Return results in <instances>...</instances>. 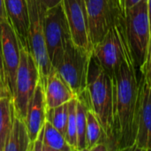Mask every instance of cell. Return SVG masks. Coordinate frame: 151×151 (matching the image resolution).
<instances>
[{
  "instance_id": "1",
  "label": "cell",
  "mask_w": 151,
  "mask_h": 151,
  "mask_svg": "<svg viewBox=\"0 0 151 151\" xmlns=\"http://www.w3.org/2000/svg\"><path fill=\"white\" fill-rule=\"evenodd\" d=\"M131 49L112 77L113 130L115 150H134L137 134L140 79Z\"/></svg>"
},
{
  "instance_id": "2",
  "label": "cell",
  "mask_w": 151,
  "mask_h": 151,
  "mask_svg": "<svg viewBox=\"0 0 151 151\" xmlns=\"http://www.w3.org/2000/svg\"><path fill=\"white\" fill-rule=\"evenodd\" d=\"M87 90L91 110L97 117L111 150H115L112 138L113 130V80L100 65L96 58L91 56Z\"/></svg>"
},
{
  "instance_id": "3",
  "label": "cell",
  "mask_w": 151,
  "mask_h": 151,
  "mask_svg": "<svg viewBox=\"0 0 151 151\" xmlns=\"http://www.w3.org/2000/svg\"><path fill=\"white\" fill-rule=\"evenodd\" d=\"M123 17L127 38L135 65L141 73L151 37L147 0H142L127 9Z\"/></svg>"
},
{
  "instance_id": "4",
  "label": "cell",
  "mask_w": 151,
  "mask_h": 151,
  "mask_svg": "<svg viewBox=\"0 0 151 151\" xmlns=\"http://www.w3.org/2000/svg\"><path fill=\"white\" fill-rule=\"evenodd\" d=\"M129 48L122 15L104 37L94 46L92 54L104 71L112 78Z\"/></svg>"
},
{
  "instance_id": "5",
  "label": "cell",
  "mask_w": 151,
  "mask_h": 151,
  "mask_svg": "<svg viewBox=\"0 0 151 151\" xmlns=\"http://www.w3.org/2000/svg\"><path fill=\"white\" fill-rule=\"evenodd\" d=\"M39 81L40 73L37 65L30 52L21 46L20 61L16 74L14 93L12 100L14 113L24 121Z\"/></svg>"
},
{
  "instance_id": "6",
  "label": "cell",
  "mask_w": 151,
  "mask_h": 151,
  "mask_svg": "<svg viewBox=\"0 0 151 151\" xmlns=\"http://www.w3.org/2000/svg\"><path fill=\"white\" fill-rule=\"evenodd\" d=\"M92 53L77 46L70 40L57 71L76 96L87 91L88 73Z\"/></svg>"
},
{
  "instance_id": "7",
  "label": "cell",
  "mask_w": 151,
  "mask_h": 151,
  "mask_svg": "<svg viewBox=\"0 0 151 151\" xmlns=\"http://www.w3.org/2000/svg\"><path fill=\"white\" fill-rule=\"evenodd\" d=\"M29 12L28 51L34 58L43 85L52 66L46 48L43 20L46 10L38 0H27Z\"/></svg>"
},
{
  "instance_id": "8",
  "label": "cell",
  "mask_w": 151,
  "mask_h": 151,
  "mask_svg": "<svg viewBox=\"0 0 151 151\" xmlns=\"http://www.w3.org/2000/svg\"><path fill=\"white\" fill-rule=\"evenodd\" d=\"M43 28L48 56L51 66L56 68L67 42L72 40L62 3L45 12Z\"/></svg>"
},
{
  "instance_id": "9",
  "label": "cell",
  "mask_w": 151,
  "mask_h": 151,
  "mask_svg": "<svg viewBox=\"0 0 151 151\" xmlns=\"http://www.w3.org/2000/svg\"><path fill=\"white\" fill-rule=\"evenodd\" d=\"M87 9L90 40L94 46L123 15L118 0H84Z\"/></svg>"
},
{
  "instance_id": "10",
  "label": "cell",
  "mask_w": 151,
  "mask_h": 151,
  "mask_svg": "<svg viewBox=\"0 0 151 151\" xmlns=\"http://www.w3.org/2000/svg\"><path fill=\"white\" fill-rule=\"evenodd\" d=\"M0 44L6 87L11 98H12L16 74L20 61L21 45L7 19L0 20Z\"/></svg>"
},
{
  "instance_id": "11",
  "label": "cell",
  "mask_w": 151,
  "mask_h": 151,
  "mask_svg": "<svg viewBox=\"0 0 151 151\" xmlns=\"http://www.w3.org/2000/svg\"><path fill=\"white\" fill-rule=\"evenodd\" d=\"M62 4L72 41L86 51L93 53V44L90 40L85 1L63 0Z\"/></svg>"
},
{
  "instance_id": "12",
  "label": "cell",
  "mask_w": 151,
  "mask_h": 151,
  "mask_svg": "<svg viewBox=\"0 0 151 151\" xmlns=\"http://www.w3.org/2000/svg\"><path fill=\"white\" fill-rule=\"evenodd\" d=\"M134 150L151 151V85L141 74L137 134Z\"/></svg>"
},
{
  "instance_id": "13",
  "label": "cell",
  "mask_w": 151,
  "mask_h": 151,
  "mask_svg": "<svg viewBox=\"0 0 151 151\" xmlns=\"http://www.w3.org/2000/svg\"><path fill=\"white\" fill-rule=\"evenodd\" d=\"M7 20L13 28L20 45L28 50L29 12L27 0H4Z\"/></svg>"
},
{
  "instance_id": "14",
  "label": "cell",
  "mask_w": 151,
  "mask_h": 151,
  "mask_svg": "<svg viewBox=\"0 0 151 151\" xmlns=\"http://www.w3.org/2000/svg\"><path fill=\"white\" fill-rule=\"evenodd\" d=\"M46 111L47 106L44 96V88L42 82L39 81L25 119V123L27 127L31 145L44 127L46 122Z\"/></svg>"
},
{
  "instance_id": "15",
  "label": "cell",
  "mask_w": 151,
  "mask_h": 151,
  "mask_svg": "<svg viewBox=\"0 0 151 151\" xmlns=\"http://www.w3.org/2000/svg\"><path fill=\"white\" fill-rule=\"evenodd\" d=\"M44 96L47 109L55 108L68 103L76 96L60 76L56 68L52 67L44 83Z\"/></svg>"
},
{
  "instance_id": "16",
  "label": "cell",
  "mask_w": 151,
  "mask_h": 151,
  "mask_svg": "<svg viewBox=\"0 0 151 151\" xmlns=\"http://www.w3.org/2000/svg\"><path fill=\"white\" fill-rule=\"evenodd\" d=\"M30 149L31 141L26 123L13 111L12 127L4 151H30Z\"/></svg>"
},
{
  "instance_id": "17",
  "label": "cell",
  "mask_w": 151,
  "mask_h": 151,
  "mask_svg": "<svg viewBox=\"0 0 151 151\" xmlns=\"http://www.w3.org/2000/svg\"><path fill=\"white\" fill-rule=\"evenodd\" d=\"M42 151H73L65 135L47 120L43 127Z\"/></svg>"
},
{
  "instance_id": "18",
  "label": "cell",
  "mask_w": 151,
  "mask_h": 151,
  "mask_svg": "<svg viewBox=\"0 0 151 151\" xmlns=\"http://www.w3.org/2000/svg\"><path fill=\"white\" fill-rule=\"evenodd\" d=\"M12 100L8 96L0 98V151H4L12 123Z\"/></svg>"
},
{
  "instance_id": "19",
  "label": "cell",
  "mask_w": 151,
  "mask_h": 151,
  "mask_svg": "<svg viewBox=\"0 0 151 151\" xmlns=\"http://www.w3.org/2000/svg\"><path fill=\"white\" fill-rule=\"evenodd\" d=\"M86 141H87V150L86 151H90V150L96 144H97L98 142L102 141L108 142L97 117L96 116V114L91 109H88L87 111Z\"/></svg>"
},
{
  "instance_id": "20",
  "label": "cell",
  "mask_w": 151,
  "mask_h": 151,
  "mask_svg": "<svg viewBox=\"0 0 151 151\" xmlns=\"http://www.w3.org/2000/svg\"><path fill=\"white\" fill-rule=\"evenodd\" d=\"M76 103L77 98L68 102V119L65 138L73 151H78L77 142V124H76Z\"/></svg>"
},
{
  "instance_id": "21",
  "label": "cell",
  "mask_w": 151,
  "mask_h": 151,
  "mask_svg": "<svg viewBox=\"0 0 151 151\" xmlns=\"http://www.w3.org/2000/svg\"><path fill=\"white\" fill-rule=\"evenodd\" d=\"M67 119H68V103H65L55 108L47 109L46 120L50 122L56 129H58L64 135L65 134Z\"/></svg>"
},
{
  "instance_id": "22",
  "label": "cell",
  "mask_w": 151,
  "mask_h": 151,
  "mask_svg": "<svg viewBox=\"0 0 151 151\" xmlns=\"http://www.w3.org/2000/svg\"><path fill=\"white\" fill-rule=\"evenodd\" d=\"M141 74L143 76L145 81L150 85H151V37L147 55H146V58H145V62L141 70Z\"/></svg>"
},
{
  "instance_id": "23",
  "label": "cell",
  "mask_w": 151,
  "mask_h": 151,
  "mask_svg": "<svg viewBox=\"0 0 151 151\" xmlns=\"http://www.w3.org/2000/svg\"><path fill=\"white\" fill-rule=\"evenodd\" d=\"M118 1H119V4L120 6V9L122 11V13L124 15L125 12L127 9L134 6L135 4H137L142 0H118Z\"/></svg>"
},
{
  "instance_id": "24",
  "label": "cell",
  "mask_w": 151,
  "mask_h": 151,
  "mask_svg": "<svg viewBox=\"0 0 151 151\" xmlns=\"http://www.w3.org/2000/svg\"><path fill=\"white\" fill-rule=\"evenodd\" d=\"M38 1L41 3V4L47 11V10H50V9L58 5L59 4L62 3L63 0H38Z\"/></svg>"
},
{
  "instance_id": "25",
  "label": "cell",
  "mask_w": 151,
  "mask_h": 151,
  "mask_svg": "<svg viewBox=\"0 0 151 151\" xmlns=\"http://www.w3.org/2000/svg\"><path fill=\"white\" fill-rule=\"evenodd\" d=\"M0 78L2 80V82L5 88V90L6 92L8 93V90H7V87H6V82H5V77H4V67H3V61H2V53H1V44H0ZM9 95V93H8ZM10 96V95H9ZM11 97V96H10Z\"/></svg>"
},
{
  "instance_id": "26",
  "label": "cell",
  "mask_w": 151,
  "mask_h": 151,
  "mask_svg": "<svg viewBox=\"0 0 151 151\" xmlns=\"http://www.w3.org/2000/svg\"><path fill=\"white\" fill-rule=\"evenodd\" d=\"M4 19H7L4 9V0H0V20Z\"/></svg>"
},
{
  "instance_id": "27",
  "label": "cell",
  "mask_w": 151,
  "mask_h": 151,
  "mask_svg": "<svg viewBox=\"0 0 151 151\" xmlns=\"http://www.w3.org/2000/svg\"><path fill=\"white\" fill-rule=\"evenodd\" d=\"M4 96H9V95H8V93L6 92L5 88H4V84H3V82H2V80H1V78H0V98L3 97Z\"/></svg>"
},
{
  "instance_id": "28",
  "label": "cell",
  "mask_w": 151,
  "mask_h": 151,
  "mask_svg": "<svg viewBox=\"0 0 151 151\" xmlns=\"http://www.w3.org/2000/svg\"><path fill=\"white\" fill-rule=\"evenodd\" d=\"M148 4V14H149V19H150V26L151 33V0H147Z\"/></svg>"
}]
</instances>
